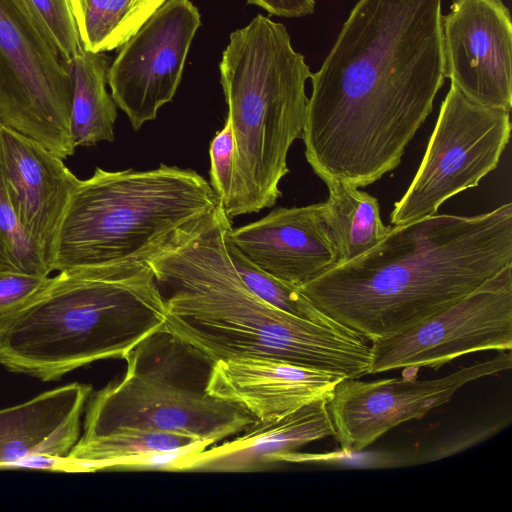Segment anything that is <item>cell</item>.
I'll return each mask as SVG.
<instances>
[{
	"instance_id": "obj_28",
	"label": "cell",
	"mask_w": 512,
	"mask_h": 512,
	"mask_svg": "<svg viewBox=\"0 0 512 512\" xmlns=\"http://www.w3.org/2000/svg\"><path fill=\"white\" fill-rule=\"evenodd\" d=\"M504 424L500 422L465 428L423 451L409 452V465L429 463L471 448L498 433L503 429Z\"/></svg>"
},
{
	"instance_id": "obj_11",
	"label": "cell",
	"mask_w": 512,
	"mask_h": 512,
	"mask_svg": "<svg viewBox=\"0 0 512 512\" xmlns=\"http://www.w3.org/2000/svg\"><path fill=\"white\" fill-rule=\"evenodd\" d=\"M512 367L510 351L428 380L385 378L361 381L343 378L328 397L327 406L341 449L367 448L392 428L420 419L452 399L464 385Z\"/></svg>"
},
{
	"instance_id": "obj_4",
	"label": "cell",
	"mask_w": 512,
	"mask_h": 512,
	"mask_svg": "<svg viewBox=\"0 0 512 512\" xmlns=\"http://www.w3.org/2000/svg\"><path fill=\"white\" fill-rule=\"evenodd\" d=\"M221 204L210 183L191 169L97 167L70 196L49 268L84 278L136 274Z\"/></svg>"
},
{
	"instance_id": "obj_1",
	"label": "cell",
	"mask_w": 512,
	"mask_h": 512,
	"mask_svg": "<svg viewBox=\"0 0 512 512\" xmlns=\"http://www.w3.org/2000/svg\"><path fill=\"white\" fill-rule=\"evenodd\" d=\"M442 0H358L311 74L305 157L325 183L394 170L443 86Z\"/></svg>"
},
{
	"instance_id": "obj_16",
	"label": "cell",
	"mask_w": 512,
	"mask_h": 512,
	"mask_svg": "<svg viewBox=\"0 0 512 512\" xmlns=\"http://www.w3.org/2000/svg\"><path fill=\"white\" fill-rule=\"evenodd\" d=\"M341 379L279 359L247 357L216 362L206 389L242 406L257 420L268 421L331 395Z\"/></svg>"
},
{
	"instance_id": "obj_20",
	"label": "cell",
	"mask_w": 512,
	"mask_h": 512,
	"mask_svg": "<svg viewBox=\"0 0 512 512\" xmlns=\"http://www.w3.org/2000/svg\"><path fill=\"white\" fill-rule=\"evenodd\" d=\"M67 64L73 85L70 128L74 146L113 142L117 110L106 89L109 59L82 49Z\"/></svg>"
},
{
	"instance_id": "obj_21",
	"label": "cell",
	"mask_w": 512,
	"mask_h": 512,
	"mask_svg": "<svg viewBox=\"0 0 512 512\" xmlns=\"http://www.w3.org/2000/svg\"><path fill=\"white\" fill-rule=\"evenodd\" d=\"M328 197L323 217L338 253V264L359 257L389 232L378 199L342 181L325 182Z\"/></svg>"
},
{
	"instance_id": "obj_18",
	"label": "cell",
	"mask_w": 512,
	"mask_h": 512,
	"mask_svg": "<svg viewBox=\"0 0 512 512\" xmlns=\"http://www.w3.org/2000/svg\"><path fill=\"white\" fill-rule=\"evenodd\" d=\"M91 393V385L74 382L0 409V469L35 456H67Z\"/></svg>"
},
{
	"instance_id": "obj_23",
	"label": "cell",
	"mask_w": 512,
	"mask_h": 512,
	"mask_svg": "<svg viewBox=\"0 0 512 512\" xmlns=\"http://www.w3.org/2000/svg\"><path fill=\"white\" fill-rule=\"evenodd\" d=\"M228 231L227 253L241 280L250 291L273 307L289 314L332 329L350 330L319 310L297 287L270 275L251 262L230 241Z\"/></svg>"
},
{
	"instance_id": "obj_7",
	"label": "cell",
	"mask_w": 512,
	"mask_h": 512,
	"mask_svg": "<svg viewBox=\"0 0 512 512\" xmlns=\"http://www.w3.org/2000/svg\"><path fill=\"white\" fill-rule=\"evenodd\" d=\"M125 360L124 377L89 396L81 437L142 430L183 434L210 446L257 421L242 406L207 392L214 364L166 328Z\"/></svg>"
},
{
	"instance_id": "obj_27",
	"label": "cell",
	"mask_w": 512,
	"mask_h": 512,
	"mask_svg": "<svg viewBox=\"0 0 512 512\" xmlns=\"http://www.w3.org/2000/svg\"><path fill=\"white\" fill-rule=\"evenodd\" d=\"M210 185L223 207L228 203L234 180L235 143L230 119L210 142Z\"/></svg>"
},
{
	"instance_id": "obj_12",
	"label": "cell",
	"mask_w": 512,
	"mask_h": 512,
	"mask_svg": "<svg viewBox=\"0 0 512 512\" xmlns=\"http://www.w3.org/2000/svg\"><path fill=\"white\" fill-rule=\"evenodd\" d=\"M200 23L190 0H166L120 47L109 67L108 85L135 130L172 101Z\"/></svg>"
},
{
	"instance_id": "obj_15",
	"label": "cell",
	"mask_w": 512,
	"mask_h": 512,
	"mask_svg": "<svg viewBox=\"0 0 512 512\" xmlns=\"http://www.w3.org/2000/svg\"><path fill=\"white\" fill-rule=\"evenodd\" d=\"M0 163L17 216L48 264L59 223L80 179L64 159L2 122Z\"/></svg>"
},
{
	"instance_id": "obj_19",
	"label": "cell",
	"mask_w": 512,
	"mask_h": 512,
	"mask_svg": "<svg viewBox=\"0 0 512 512\" xmlns=\"http://www.w3.org/2000/svg\"><path fill=\"white\" fill-rule=\"evenodd\" d=\"M208 447L193 437L166 432L120 430L93 437H79L65 457H49L47 470L94 472L126 470L137 459L160 452L192 453Z\"/></svg>"
},
{
	"instance_id": "obj_14",
	"label": "cell",
	"mask_w": 512,
	"mask_h": 512,
	"mask_svg": "<svg viewBox=\"0 0 512 512\" xmlns=\"http://www.w3.org/2000/svg\"><path fill=\"white\" fill-rule=\"evenodd\" d=\"M323 209L324 202L278 207L255 222L231 227L228 237L259 268L299 288L338 264Z\"/></svg>"
},
{
	"instance_id": "obj_10",
	"label": "cell",
	"mask_w": 512,
	"mask_h": 512,
	"mask_svg": "<svg viewBox=\"0 0 512 512\" xmlns=\"http://www.w3.org/2000/svg\"><path fill=\"white\" fill-rule=\"evenodd\" d=\"M369 374L437 369L479 351H511L512 264L474 291L411 328L371 341Z\"/></svg>"
},
{
	"instance_id": "obj_17",
	"label": "cell",
	"mask_w": 512,
	"mask_h": 512,
	"mask_svg": "<svg viewBox=\"0 0 512 512\" xmlns=\"http://www.w3.org/2000/svg\"><path fill=\"white\" fill-rule=\"evenodd\" d=\"M330 396V395H329ZM268 421L257 420L241 436L179 458L171 471L253 472L279 463L298 448L335 435L328 397Z\"/></svg>"
},
{
	"instance_id": "obj_13",
	"label": "cell",
	"mask_w": 512,
	"mask_h": 512,
	"mask_svg": "<svg viewBox=\"0 0 512 512\" xmlns=\"http://www.w3.org/2000/svg\"><path fill=\"white\" fill-rule=\"evenodd\" d=\"M445 78L483 106L512 108V22L502 0H454L442 15Z\"/></svg>"
},
{
	"instance_id": "obj_3",
	"label": "cell",
	"mask_w": 512,
	"mask_h": 512,
	"mask_svg": "<svg viewBox=\"0 0 512 512\" xmlns=\"http://www.w3.org/2000/svg\"><path fill=\"white\" fill-rule=\"evenodd\" d=\"M223 204L150 262L166 303L165 328L215 364L270 358L341 378L369 374L370 345L279 310L241 280L226 248Z\"/></svg>"
},
{
	"instance_id": "obj_30",
	"label": "cell",
	"mask_w": 512,
	"mask_h": 512,
	"mask_svg": "<svg viewBox=\"0 0 512 512\" xmlns=\"http://www.w3.org/2000/svg\"><path fill=\"white\" fill-rule=\"evenodd\" d=\"M273 15L282 17H302L314 12V0H248Z\"/></svg>"
},
{
	"instance_id": "obj_25",
	"label": "cell",
	"mask_w": 512,
	"mask_h": 512,
	"mask_svg": "<svg viewBox=\"0 0 512 512\" xmlns=\"http://www.w3.org/2000/svg\"><path fill=\"white\" fill-rule=\"evenodd\" d=\"M63 60L70 62L83 49L70 0H23Z\"/></svg>"
},
{
	"instance_id": "obj_8",
	"label": "cell",
	"mask_w": 512,
	"mask_h": 512,
	"mask_svg": "<svg viewBox=\"0 0 512 512\" xmlns=\"http://www.w3.org/2000/svg\"><path fill=\"white\" fill-rule=\"evenodd\" d=\"M68 64L23 0H0V122L62 159L74 146Z\"/></svg>"
},
{
	"instance_id": "obj_5",
	"label": "cell",
	"mask_w": 512,
	"mask_h": 512,
	"mask_svg": "<svg viewBox=\"0 0 512 512\" xmlns=\"http://www.w3.org/2000/svg\"><path fill=\"white\" fill-rule=\"evenodd\" d=\"M166 303L151 266L129 276L59 272L23 306L0 318V363L54 381L79 367L125 359L165 329Z\"/></svg>"
},
{
	"instance_id": "obj_24",
	"label": "cell",
	"mask_w": 512,
	"mask_h": 512,
	"mask_svg": "<svg viewBox=\"0 0 512 512\" xmlns=\"http://www.w3.org/2000/svg\"><path fill=\"white\" fill-rule=\"evenodd\" d=\"M0 270L47 275L51 270L36 241L21 224L0 163Z\"/></svg>"
},
{
	"instance_id": "obj_22",
	"label": "cell",
	"mask_w": 512,
	"mask_h": 512,
	"mask_svg": "<svg viewBox=\"0 0 512 512\" xmlns=\"http://www.w3.org/2000/svg\"><path fill=\"white\" fill-rule=\"evenodd\" d=\"M166 0H70L81 46L92 53L122 47Z\"/></svg>"
},
{
	"instance_id": "obj_6",
	"label": "cell",
	"mask_w": 512,
	"mask_h": 512,
	"mask_svg": "<svg viewBox=\"0 0 512 512\" xmlns=\"http://www.w3.org/2000/svg\"><path fill=\"white\" fill-rule=\"evenodd\" d=\"M234 143L229 218L272 207L289 172L287 156L302 138L311 77L284 25L257 15L231 33L219 64Z\"/></svg>"
},
{
	"instance_id": "obj_2",
	"label": "cell",
	"mask_w": 512,
	"mask_h": 512,
	"mask_svg": "<svg viewBox=\"0 0 512 512\" xmlns=\"http://www.w3.org/2000/svg\"><path fill=\"white\" fill-rule=\"evenodd\" d=\"M512 264V204L475 216L435 214L391 226L373 248L298 289L370 341L453 305Z\"/></svg>"
},
{
	"instance_id": "obj_26",
	"label": "cell",
	"mask_w": 512,
	"mask_h": 512,
	"mask_svg": "<svg viewBox=\"0 0 512 512\" xmlns=\"http://www.w3.org/2000/svg\"><path fill=\"white\" fill-rule=\"evenodd\" d=\"M280 462L309 463L325 466L353 468V469H379L409 465V452H396L388 450H345L307 453L293 451L283 455Z\"/></svg>"
},
{
	"instance_id": "obj_9",
	"label": "cell",
	"mask_w": 512,
	"mask_h": 512,
	"mask_svg": "<svg viewBox=\"0 0 512 512\" xmlns=\"http://www.w3.org/2000/svg\"><path fill=\"white\" fill-rule=\"evenodd\" d=\"M510 133V111L475 103L451 85L420 166L394 204L392 225L435 215L446 200L478 186L498 166Z\"/></svg>"
},
{
	"instance_id": "obj_29",
	"label": "cell",
	"mask_w": 512,
	"mask_h": 512,
	"mask_svg": "<svg viewBox=\"0 0 512 512\" xmlns=\"http://www.w3.org/2000/svg\"><path fill=\"white\" fill-rule=\"evenodd\" d=\"M49 278L47 275L0 270V318L28 302Z\"/></svg>"
}]
</instances>
